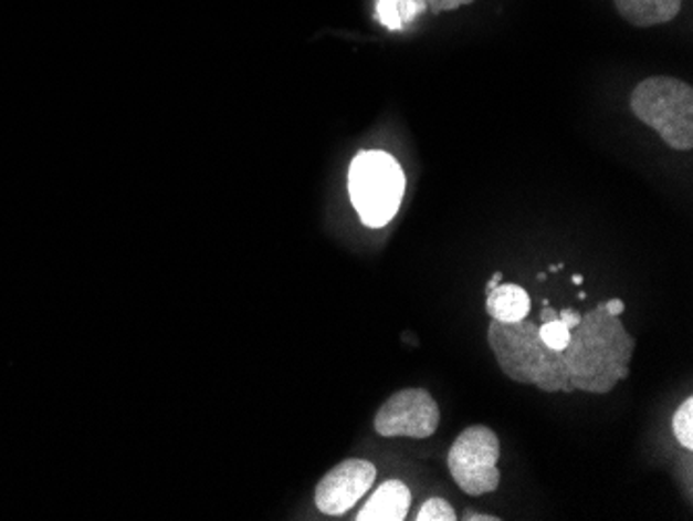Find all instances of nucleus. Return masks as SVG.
Wrapping results in <instances>:
<instances>
[{
	"label": "nucleus",
	"instance_id": "obj_1",
	"mask_svg": "<svg viewBox=\"0 0 693 521\" xmlns=\"http://www.w3.org/2000/svg\"><path fill=\"white\" fill-rule=\"evenodd\" d=\"M636 338L619 316L607 312L605 302L581 316L563 350L574 390L605 395L629 376Z\"/></svg>",
	"mask_w": 693,
	"mask_h": 521
},
{
	"label": "nucleus",
	"instance_id": "obj_2",
	"mask_svg": "<svg viewBox=\"0 0 693 521\" xmlns=\"http://www.w3.org/2000/svg\"><path fill=\"white\" fill-rule=\"evenodd\" d=\"M489 343L498 368L519 385H534L544 393H571L569 372L563 352L548 347L540 336V324L532 320L498 322L489 326Z\"/></svg>",
	"mask_w": 693,
	"mask_h": 521
},
{
	"label": "nucleus",
	"instance_id": "obj_3",
	"mask_svg": "<svg viewBox=\"0 0 693 521\" xmlns=\"http://www.w3.org/2000/svg\"><path fill=\"white\" fill-rule=\"evenodd\" d=\"M631 111L673 150L693 148V87L675 77H648L631 92Z\"/></svg>",
	"mask_w": 693,
	"mask_h": 521
},
{
	"label": "nucleus",
	"instance_id": "obj_4",
	"mask_svg": "<svg viewBox=\"0 0 693 521\" xmlns=\"http://www.w3.org/2000/svg\"><path fill=\"white\" fill-rule=\"evenodd\" d=\"M406 194L401 165L387 152H359L349 167V198L366 227L380 229L399 212Z\"/></svg>",
	"mask_w": 693,
	"mask_h": 521
},
{
	"label": "nucleus",
	"instance_id": "obj_5",
	"mask_svg": "<svg viewBox=\"0 0 693 521\" xmlns=\"http://www.w3.org/2000/svg\"><path fill=\"white\" fill-rule=\"evenodd\" d=\"M501 440L489 426H470L455 438L447 466L465 494L482 497L501 484Z\"/></svg>",
	"mask_w": 693,
	"mask_h": 521
},
{
	"label": "nucleus",
	"instance_id": "obj_6",
	"mask_svg": "<svg viewBox=\"0 0 693 521\" xmlns=\"http://www.w3.org/2000/svg\"><path fill=\"white\" fill-rule=\"evenodd\" d=\"M440 409L426 388H403L389 397L374 418L380 437L428 438L439 430Z\"/></svg>",
	"mask_w": 693,
	"mask_h": 521
},
{
	"label": "nucleus",
	"instance_id": "obj_7",
	"mask_svg": "<svg viewBox=\"0 0 693 521\" xmlns=\"http://www.w3.org/2000/svg\"><path fill=\"white\" fill-rule=\"evenodd\" d=\"M376 480V468L364 459H345L328 471L314 492L316 507L326 515H343L366 497Z\"/></svg>",
	"mask_w": 693,
	"mask_h": 521
},
{
	"label": "nucleus",
	"instance_id": "obj_8",
	"mask_svg": "<svg viewBox=\"0 0 693 521\" xmlns=\"http://www.w3.org/2000/svg\"><path fill=\"white\" fill-rule=\"evenodd\" d=\"M411 504V492L401 480H389L357 513V521H403Z\"/></svg>",
	"mask_w": 693,
	"mask_h": 521
},
{
	"label": "nucleus",
	"instance_id": "obj_9",
	"mask_svg": "<svg viewBox=\"0 0 693 521\" xmlns=\"http://www.w3.org/2000/svg\"><path fill=\"white\" fill-rule=\"evenodd\" d=\"M621 18L636 28L669 23L681 13V0H615Z\"/></svg>",
	"mask_w": 693,
	"mask_h": 521
},
{
	"label": "nucleus",
	"instance_id": "obj_10",
	"mask_svg": "<svg viewBox=\"0 0 693 521\" xmlns=\"http://www.w3.org/2000/svg\"><path fill=\"white\" fill-rule=\"evenodd\" d=\"M532 310L529 293L515 283H498L496 289L486 293V312L498 322H519L527 319Z\"/></svg>",
	"mask_w": 693,
	"mask_h": 521
},
{
	"label": "nucleus",
	"instance_id": "obj_11",
	"mask_svg": "<svg viewBox=\"0 0 693 521\" xmlns=\"http://www.w3.org/2000/svg\"><path fill=\"white\" fill-rule=\"evenodd\" d=\"M423 9L420 0H380L378 2V19L389 28L399 30L403 21H411L416 13Z\"/></svg>",
	"mask_w": 693,
	"mask_h": 521
},
{
	"label": "nucleus",
	"instance_id": "obj_12",
	"mask_svg": "<svg viewBox=\"0 0 693 521\" xmlns=\"http://www.w3.org/2000/svg\"><path fill=\"white\" fill-rule=\"evenodd\" d=\"M673 435L681 447L687 451L693 449V399L687 397L673 416Z\"/></svg>",
	"mask_w": 693,
	"mask_h": 521
},
{
	"label": "nucleus",
	"instance_id": "obj_13",
	"mask_svg": "<svg viewBox=\"0 0 693 521\" xmlns=\"http://www.w3.org/2000/svg\"><path fill=\"white\" fill-rule=\"evenodd\" d=\"M540 336L548 347L563 352L567 347V343H569L571 331L563 324V320H550V322H542Z\"/></svg>",
	"mask_w": 693,
	"mask_h": 521
},
{
	"label": "nucleus",
	"instance_id": "obj_14",
	"mask_svg": "<svg viewBox=\"0 0 693 521\" xmlns=\"http://www.w3.org/2000/svg\"><path fill=\"white\" fill-rule=\"evenodd\" d=\"M418 521H455V509L444 499H428L418 511Z\"/></svg>",
	"mask_w": 693,
	"mask_h": 521
},
{
	"label": "nucleus",
	"instance_id": "obj_15",
	"mask_svg": "<svg viewBox=\"0 0 693 521\" xmlns=\"http://www.w3.org/2000/svg\"><path fill=\"white\" fill-rule=\"evenodd\" d=\"M474 0H428V7L432 13H444V11H455L459 7L472 4Z\"/></svg>",
	"mask_w": 693,
	"mask_h": 521
},
{
	"label": "nucleus",
	"instance_id": "obj_16",
	"mask_svg": "<svg viewBox=\"0 0 693 521\" xmlns=\"http://www.w3.org/2000/svg\"><path fill=\"white\" fill-rule=\"evenodd\" d=\"M558 320H563V324L569 329V331H574L575 326L581 322V314L574 310V308H565V310H560L558 312Z\"/></svg>",
	"mask_w": 693,
	"mask_h": 521
},
{
	"label": "nucleus",
	"instance_id": "obj_17",
	"mask_svg": "<svg viewBox=\"0 0 693 521\" xmlns=\"http://www.w3.org/2000/svg\"><path fill=\"white\" fill-rule=\"evenodd\" d=\"M605 305H607V312L612 316H621L626 312V303L621 300H609V302H605Z\"/></svg>",
	"mask_w": 693,
	"mask_h": 521
},
{
	"label": "nucleus",
	"instance_id": "obj_18",
	"mask_svg": "<svg viewBox=\"0 0 693 521\" xmlns=\"http://www.w3.org/2000/svg\"><path fill=\"white\" fill-rule=\"evenodd\" d=\"M468 521H498L501 518H494V515H482V513H474V511H465V518Z\"/></svg>",
	"mask_w": 693,
	"mask_h": 521
},
{
	"label": "nucleus",
	"instance_id": "obj_19",
	"mask_svg": "<svg viewBox=\"0 0 693 521\" xmlns=\"http://www.w3.org/2000/svg\"><path fill=\"white\" fill-rule=\"evenodd\" d=\"M557 319H558L557 310H553L550 305H544V308H542V312H540L542 322H550V320H557Z\"/></svg>",
	"mask_w": 693,
	"mask_h": 521
},
{
	"label": "nucleus",
	"instance_id": "obj_20",
	"mask_svg": "<svg viewBox=\"0 0 693 521\" xmlns=\"http://www.w3.org/2000/svg\"><path fill=\"white\" fill-rule=\"evenodd\" d=\"M498 283H503V272H494V274H492L491 281L486 283V293H491L492 289H496Z\"/></svg>",
	"mask_w": 693,
	"mask_h": 521
},
{
	"label": "nucleus",
	"instance_id": "obj_21",
	"mask_svg": "<svg viewBox=\"0 0 693 521\" xmlns=\"http://www.w3.org/2000/svg\"><path fill=\"white\" fill-rule=\"evenodd\" d=\"M571 283H574V285H584V274H574V277H571Z\"/></svg>",
	"mask_w": 693,
	"mask_h": 521
},
{
	"label": "nucleus",
	"instance_id": "obj_22",
	"mask_svg": "<svg viewBox=\"0 0 693 521\" xmlns=\"http://www.w3.org/2000/svg\"><path fill=\"white\" fill-rule=\"evenodd\" d=\"M563 269H565V264H563V262H558V264H550V267H548V272H558V270Z\"/></svg>",
	"mask_w": 693,
	"mask_h": 521
},
{
	"label": "nucleus",
	"instance_id": "obj_23",
	"mask_svg": "<svg viewBox=\"0 0 693 521\" xmlns=\"http://www.w3.org/2000/svg\"><path fill=\"white\" fill-rule=\"evenodd\" d=\"M586 298H588V295H586V291H579V293H577V300H579V302H584Z\"/></svg>",
	"mask_w": 693,
	"mask_h": 521
},
{
	"label": "nucleus",
	"instance_id": "obj_24",
	"mask_svg": "<svg viewBox=\"0 0 693 521\" xmlns=\"http://www.w3.org/2000/svg\"><path fill=\"white\" fill-rule=\"evenodd\" d=\"M546 277H548V272H538L536 279H538V281H546Z\"/></svg>",
	"mask_w": 693,
	"mask_h": 521
}]
</instances>
